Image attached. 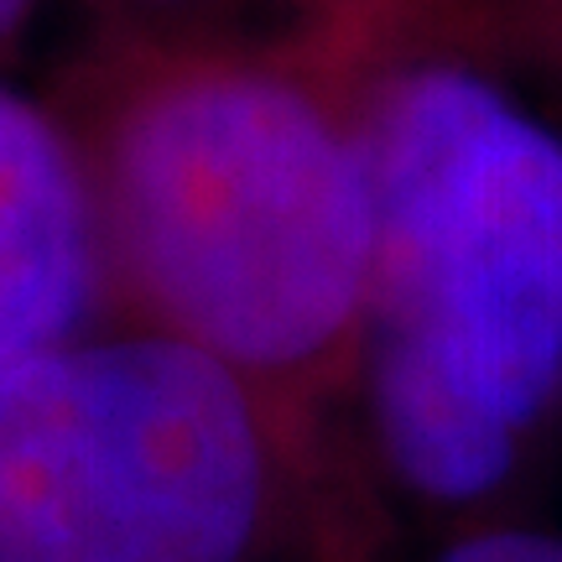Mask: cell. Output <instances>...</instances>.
<instances>
[{"mask_svg":"<svg viewBox=\"0 0 562 562\" xmlns=\"http://www.w3.org/2000/svg\"><path fill=\"white\" fill-rule=\"evenodd\" d=\"M375 209L360 402L370 459L448 531L490 521L562 412V136L463 68L364 104Z\"/></svg>","mask_w":562,"mask_h":562,"instance_id":"6da1fadb","label":"cell"},{"mask_svg":"<svg viewBox=\"0 0 562 562\" xmlns=\"http://www.w3.org/2000/svg\"><path fill=\"white\" fill-rule=\"evenodd\" d=\"M89 188L136 328L229 364L318 448L370 313L360 125L271 68L193 63L115 104Z\"/></svg>","mask_w":562,"mask_h":562,"instance_id":"7a4b0ae2","label":"cell"},{"mask_svg":"<svg viewBox=\"0 0 562 562\" xmlns=\"http://www.w3.org/2000/svg\"><path fill=\"white\" fill-rule=\"evenodd\" d=\"M318 480V448L172 334L0 364V562H277Z\"/></svg>","mask_w":562,"mask_h":562,"instance_id":"3957f363","label":"cell"},{"mask_svg":"<svg viewBox=\"0 0 562 562\" xmlns=\"http://www.w3.org/2000/svg\"><path fill=\"white\" fill-rule=\"evenodd\" d=\"M100 286L89 167L37 104L0 83V364L79 339Z\"/></svg>","mask_w":562,"mask_h":562,"instance_id":"277c9868","label":"cell"},{"mask_svg":"<svg viewBox=\"0 0 562 562\" xmlns=\"http://www.w3.org/2000/svg\"><path fill=\"white\" fill-rule=\"evenodd\" d=\"M427 562H562V526L490 516V521L442 531Z\"/></svg>","mask_w":562,"mask_h":562,"instance_id":"5b68a950","label":"cell"},{"mask_svg":"<svg viewBox=\"0 0 562 562\" xmlns=\"http://www.w3.org/2000/svg\"><path fill=\"white\" fill-rule=\"evenodd\" d=\"M32 5H37V0H0V37H5V32H16Z\"/></svg>","mask_w":562,"mask_h":562,"instance_id":"8992f818","label":"cell"}]
</instances>
